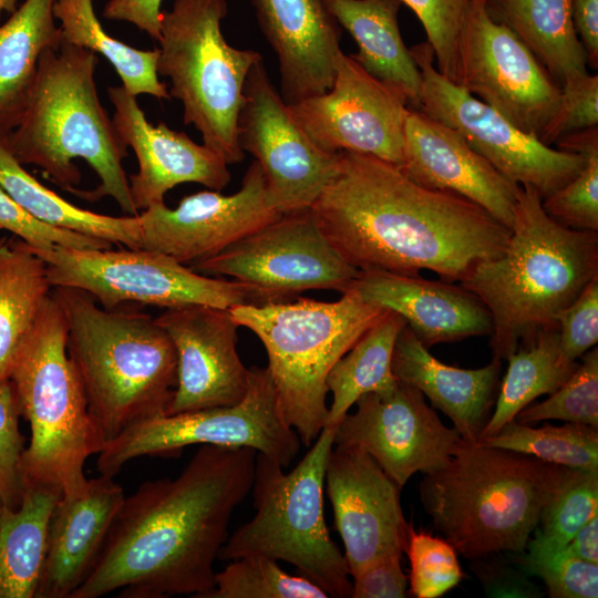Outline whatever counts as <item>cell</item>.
I'll use <instances>...</instances> for the list:
<instances>
[{"label":"cell","mask_w":598,"mask_h":598,"mask_svg":"<svg viewBox=\"0 0 598 598\" xmlns=\"http://www.w3.org/2000/svg\"><path fill=\"white\" fill-rule=\"evenodd\" d=\"M177 357L176 385L166 414L229 406L249 384V369L237 351L238 326L228 309L193 305L155 318Z\"/></svg>","instance_id":"44dd1931"},{"label":"cell","mask_w":598,"mask_h":598,"mask_svg":"<svg viewBox=\"0 0 598 598\" xmlns=\"http://www.w3.org/2000/svg\"><path fill=\"white\" fill-rule=\"evenodd\" d=\"M559 551L598 564V514L584 524Z\"/></svg>","instance_id":"db71d44e"},{"label":"cell","mask_w":598,"mask_h":598,"mask_svg":"<svg viewBox=\"0 0 598 598\" xmlns=\"http://www.w3.org/2000/svg\"><path fill=\"white\" fill-rule=\"evenodd\" d=\"M402 555H390L352 575V598L406 597L409 578L402 570Z\"/></svg>","instance_id":"f907efd6"},{"label":"cell","mask_w":598,"mask_h":598,"mask_svg":"<svg viewBox=\"0 0 598 598\" xmlns=\"http://www.w3.org/2000/svg\"><path fill=\"white\" fill-rule=\"evenodd\" d=\"M598 124V75L588 74L561 86L558 109L540 136L551 146L564 136Z\"/></svg>","instance_id":"7dc6e473"},{"label":"cell","mask_w":598,"mask_h":598,"mask_svg":"<svg viewBox=\"0 0 598 598\" xmlns=\"http://www.w3.org/2000/svg\"><path fill=\"white\" fill-rule=\"evenodd\" d=\"M257 452L200 445L175 478L143 483L124 501L99 558L71 598H204L235 509L249 494Z\"/></svg>","instance_id":"6da1fadb"},{"label":"cell","mask_w":598,"mask_h":598,"mask_svg":"<svg viewBox=\"0 0 598 598\" xmlns=\"http://www.w3.org/2000/svg\"><path fill=\"white\" fill-rule=\"evenodd\" d=\"M333 436L334 427L324 426L289 473L276 458L257 452L250 489L256 514L228 535L218 559L265 556L283 560L329 597H351L344 555L331 539L323 515Z\"/></svg>","instance_id":"9c48e42d"},{"label":"cell","mask_w":598,"mask_h":598,"mask_svg":"<svg viewBox=\"0 0 598 598\" xmlns=\"http://www.w3.org/2000/svg\"><path fill=\"white\" fill-rule=\"evenodd\" d=\"M53 16L60 21L62 41L104 56L133 95L169 99L156 69L159 50H140L112 38L103 29L93 0H54Z\"/></svg>","instance_id":"d590c367"},{"label":"cell","mask_w":598,"mask_h":598,"mask_svg":"<svg viewBox=\"0 0 598 598\" xmlns=\"http://www.w3.org/2000/svg\"><path fill=\"white\" fill-rule=\"evenodd\" d=\"M506 360L508 368L498 388L494 412L478 441L496 434L538 396L559 389L579 364L564 359L558 324L542 329L533 342L519 346Z\"/></svg>","instance_id":"e575fe53"},{"label":"cell","mask_w":598,"mask_h":598,"mask_svg":"<svg viewBox=\"0 0 598 598\" xmlns=\"http://www.w3.org/2000/svg\"><path fill=\"white\" fill-rule=\"evenodd\" d=\"M457 85L537 138L554 117L561 95L559 84L534 54L491 18L486 0L470 1Z\"/></svg>","instance_id":"9a60e30c"},{"label":"cell","mask_w":598,"mask_h":598,"mask_svg":"<svg viewBox=\"0 0 598 598\" xmlns=\"http://www.w3.org/2000/svg\"><path fill=\"white\" fill-rule=\"evenodd\" d=\"M53 3L54 0H24L0 25V135L18 125L42 52L62 43Z\"/></svg>","instance_id":"f1b7e54d"},{"label":"cell","mask_w":598,"mask_h":598,"mask_svg":"<svg viewBox=\"0 0 598 598\" xmlns=\"http://www.w3.org/2000/svg\"><path fill=\"white\" fill-rule=\"evenodd\" d=\"M394 375L419 389L432 406L442 411L463 441L477 443L495 404L502 361L480 369H462L433 357L405 324L392 357Z\"/></svg>","instance_id":"4316f807"},{"label":"cell","mask_w":598,"mask_h":598,"mask_svg":"<svg viewBox=\"0 0 598 598\" xmlns=\"http://www.w3.org/2000/svg\"><path fill=\"white\" fill-rule=\"evenodd\" d=\"M478 444L532 455L544 462L582 470H598V427L582 423H548L540 427L512 420Z\"/></svg>","instance_id":"8d00e7d4"},{"label":"cell","mask_w":598,"mask_h":598,"mask_svg":"<svg viewBox=\"0 0 598 598\" xmlns=\"http://www.w3.org/2000/svg\"><path fill=\"white\" fill-rule=\"evenodd\" d=\"M0 187L38 220L130 249L142 248L140 217H115L78 207L27 172L0 135Z\"/></svg>","instance_id":"1f68e13d"},{"label":"cell","mask_w":598,"mask_h":598,"mask_svg":"<svg viewBox=\"0 0 598 598\" xmlns=\"http://www.w3.org/2000/svg\"><path fill=\"white\" fill-rule=\"evenodd\" d=\"M410 52L422 76L417 110L460 133L508 179L545 198L581 171L584 156L544 144L440 73L426 41Z\"/></svg>","instance_id":"4fadbf2b"},{"label":"cell","mask_w":598,"mask_h":598,"mask_svg":"<svg viewBox=\"0 0 598 598\" xmlns=\"http://www.w3.org/2000/svg\"><path fill=\"white\" fill-rule=\"evenodd\" d=\"M17 9V0H0V16L2 12L12 13Z\"/></svg>","instance_id":"11a10c76"},{"label":"cell","mask_w":598,"mask_h":598,"mask_svg":"<svg viewBox=\"0 0 598 598\" xmlns=\"http://www.w3.org/2000/svg\"><path fill=\"white\" fill-rule=\"evenodd\" d=\"M281 215L255 159L240 189L231 195L202 190L183 197L175 208L158 203L142 210V248L184 265L194 264L217 255Z\"/></svg>","instance_id":"d6986e66"},{"label":"cell","mask_w":598,"mask_h":598,"mask_svg":"<svg viewBox=\"0 0 598 598\" xmlns=\"http://www.w3.org/2000/svg\"><path fill=\"white\" fill-rule=\"evenodd\" d=\"M107 95L114 106L113 123L138 162V171L128 177L138 213L164 203L165 194L179 184L198 183L219 192L229 184L228 165L216 152L163 122L152 125L136 96L123 85L107 87Z\"/></svg>","instance_id":"7402d4cb"},{"label":"cell","mask_w":598,"mask_h":598,"mask_svg":"<svg viewBox=\"0 0 598 598\" xmlns=\"http://www.w3.org/2000/svg\"><path fill=\"white\" fill-rule=\"evenodd\" d=\"M195 444L250 447L287 467L301 441L280 412L268 368L251 367L247 392L238 403L134 423L106 443L96 466L100 475L114 477L136 457L176 453Z\"/></svg>","instance_id":"7c38bea8"},{"label":"cell","mask_w":598,"mask_h":598,"mask_svg":"<svg viewBox=\"0 0 598 598\" xmlns=\"http://www.w3.org/2000/svg\"><path fill=\"white\" fill-rule=\"evenodd\" d=\"M577 369L549 398L527 405L515 416L522 424L561 420L598 427V349L584 353Z\"/></svg>","instance_id":"60d3db41"},{"label":"cell","mask_w":598,"mask_h":598,"mask_svg":"<svg viewBox=\"0 0 598 598\" xmlns=\"http://www.w3.org/2000/svg\"><path fill=\"white\" fill-rule=\"evenodd\" d=\"M542 202L534 187L519 185L504 252L461 281L492 316L494 360H506L542 329L556 326L558 313L598 278V231L561 225Z\"/></svg>","instance_id":"277c9868"},{"label":"cell","mask_w":598,"mask_h":598,"mask_svg":"<svg viewBox=\"0 0 598 598\" xmlns=\"http://www.w3.org/2000/svg\"><path fill=\"white\" fill-rule=\"evenodd\" d=\"M47 266L52 288L87 292L101 307L117 309L125 302L165 309L203 305L228 309L261 303L258 291L236 280L210 277L157 251L138 249H79L54 246L31 249Z\"/></svg>","instance_id":"8fae6325"},{"label":"cell","mask_w":598,"mask_h":598,"mask_svg":"<svg viewBox=\"0 0 598 598\" xmlns=\"http://www.w3.org/2000/svg\"><path fill=\"white\" fill-rule=\"evenodd\" d=\"M566 467L463 441L419 493L433 527L465 558L522 553Z\"/></svg>","instance_id":"8992f818"},{"label":"cell","mask_w":598,"mask_h":598,"mask_svg":"<svg viewBox=\"0 0 598 598\" xmlns=\"http://www.w3.org/2000/svg\"><path fill=\"white\" fill-rule=\"evenodd\" d=\"M310 213L339 255L359 270L464 280L499 257L511 230L467 198L424 187L378 157L337 153Z\"/></svg>","instance_id":"7a4b0ae2"},{"label":"cell","mask_w":598,"mask_h":598,"mask_svg":"<svg viewBox=\"0 0 598 598\" xmlns=\"http://www.w3.org/2000/svg\"><path fill=\"white\" fill-rule=\"evenodd\" d=\"M52 290V289H51ZM64 311L52 291L20 349L11 371L31 440L21 456L24 486H47L70 495L86 483V460L106 440L90 414L80 378L66 349Z\"/></svg>","instance_id":"ba28073f"},{"label":"cell","mask_w":598,"mask_h":598,"mask_svg":"<svg viewBox=\"0 0 598 598\" xmlns=\"http://www.w3.org/2000/svg\"><path fill=\"white\" fill-rule=\"evenodd\" d=\"M288 109L326 153L353 152L402 164L406 101L342 50L336 55L331 87Z\"/></svg>","instance_id":"2e32d148"},{"label":"cell","mask_w":598,"mask_h":598,"mask_svg":"<svg viewBox=\"0 0 598 598\" xmlns=\"http://www.w3.org/2000/svg\"><path fill=\"white\" fill-rule=\"evenodd\" d=\"M511 559L528 576L539 577L550 598H597L598 564L560 551L546 555L512 553Z\"/></svg>","instance_id":"ee69618b"},{"label":"cell","mask_w":598,"mask_h":598,"mask_svg":"<svg viewBox=\"0 0 598 598\" xmlns=\"http://www.w3.org/2000/svg\"><path fill=\"white\" fill-rule=\"evenodd\" d=\"M405 324L400 315L389 310L333 364L326 380L332 401L324 426L336 427L360 396L396 384L392 357L396 338Z\"/></svg>","instance_id":"836d02e7"},{"label":"cell","mask_w":598,"mask_h":598,"mask_svg":"<svg viewBox=\"0 0 598 598\" xmlns=\"http://www.w3.org/2000/svg\"><path fill=\"white\" fill-rule=\"evenodd\" d=\"M565 360L576 362L598 342V278L556 317Z\"/></svg>","instance_id":"c3c4849f"},{"label":"cell","mask_w":598,"mask_h":598,"mask_svg":"<svg viewBox=\"0 0 598 598\" xmlns=\"http://www.w3.org/2000/svg\"><path fill=\"white\" fill-rule=\"evenodd\" d=\"M598 514V470L566 467L544 505L526 549L546 555L559 551L575 533Z\"/></svg>","instance_id":"74e56055"},{"label":"cell","mask_w":598,"mask_h":598,"mask_svg":"<svg viewBox=\"0 0 598 598\" xmlns=\"http://www.w3.org/2000/svg\"><path fill=\"white\" fill-rule=\"evenodd\" d=\"M163 0H109L103 17L134 24L158 42L161 38V4Z\"/></svg>","instance_id":"816d5d0a"},{"label":"cell","mask_w":598,"mask_h":598,"mask_svg":"<svg viewBox=\"0 0 598 598\" xmlns=\"http://www.w3.org/2000/svg\"><path fill=\"white\" fill-rule=\"evenodd\" d=\"M60 489L24 486L21 503L0 499V598H34L41 577L50 518Z\"/></svg>","instance_id":"4dcf8cb0"},{"label":"cell","mask_w":598,"mask_h":598,"mask_svg":"<svg viewBox=\"0 0 598 598\" xmlns=\"http://www.w3.org/2000/svg\"><path fill=\"white\" fill-rule=\"evenodd\" d=\"M275 51L286 104L327 92L334 78L341 27L323 0H250Z\"/></svg>","instance_id":"d4e9b609"},{"label":"cell","mask_w":598,"mask_h":598,"mask_svg":"<svg viewBox=\"0 0 598 598\" xmlns=\"http://www.w3.org/2000/svg\"><path fill=\"white\" fill-rule=\"evenodd\" d=\"M113 477L100 475L56 502L34 598H71L86 579L124 501Z\"/></svg>","instance_id":"484cf974"},{"label":"cell","mask_w":598,"mask_h":598,"mask_svg":"<svg viewBox=\"0 0 598 598\" xmlns=\"http://www.w3.org/2000/svg\"><path fill=\"white\" fill-rule=\"evenodd\" d=\"M51 291L65 315L69 358L106 443L134 423L166 414L176 385L177 357L156 319L104 309L79 289Z\"/></svg>","instance_id":"5b68a950"},{"label":"cell","mask_w":598,"mask_h":598,"mask_svg":"<svg viewBox=\"0 0 598 598\" xmlns=\"http://www.w3.org/2000/svg\"><path fill=\"white\" fill-rule=\"evenodd\" d=\"M328 594L302 576L282 570L265 556L241 557L215 575L204 598H327Z\"/></svg>","instance_id":"ab89813d"},{"label":"cell","mask_w":598,"mask_h":598,"mask_svg":"<svg viewBox=\"0 0 598 598\" xmlns=\"http://www.w3.org/2000/svg\"><path fill=\"white\" fill-rule=\"evenodd\" d=\"M228 312L262 342L280 412L310 446L326 424L329 371L389 310L348 289L332 302L286 299L236 305Z\"/></svg>","instance_id":"52a82bcc"},{"label":"cell","mask_w":598,"mask_h":598,"mask_svg":"<svg viewBox=\"0 0 598 598\" xmlns=\"http://www.w3.org/2000/svg\"><path fill=\"white\" fill-rule=\"evenodd\" d=\"M96 53L63 42L45 49L18 125L6 135L19 163L39 166L62 189L94 203L109 196L140 213L123 168L127 146L102 106Z\"/></svg>","instance_id":"3957f363"},{"label":"cell","mask_w":598,"mask_h":598,"mask_svg":"<svg viewBox=\"0 0 598 598\" xmlns=\"http://www.w3.org/2000/svg\"><path fill=\"white\" fill-rule=\"evenodd\" d=\"M189 267L206 276H228L247 283L264 302L286 300L307 290L342 293L360 272L333 248L310 209L282 214Z\"/></svg>","instance_id":"5bb4252c"},{"label":"cell","mask_w":598,"mask_h":598,"mask_svg":"<svg viewBox=\"0 0 598 598\" xmlns=\"http://www.w3.org/2000/svg\"><path fill=\"white\" fill-rule=\"evenodd\" d=\"M491 18L507 27L561 87L588 75L571 20V0H486Z\"/></svg>","instance_id":"f546056e"},{"label":"cell","mask_w":598,"mask_h":598,"mask_svg":"<svg viewBox=\"0 0 598 598\" xmlns=\"http://www.w3.org/2000/svg\"><path fill=\"white\" fill-rule=\"evenodd\" d=\"M227 0H175L161 12L158 75L171 81L169 96L182 102L183 121L227 165L243 162L238 115L251 66L262 59L231 47L221 32Z\"/></svg>","instance_id":"30bf717a"},{"label":"cell","mask_w":598,"mask_h":598,"mask_svg":"<svg viewBox=\"0 0 598 598\" xmlns=\"http://www.w3.org/2000/svg\"><path fill=\"white\" fill-rule=\"evenodd\" d=\"M9 239L6 237H0V248L8 241Z\"/></svg>","instance_id":"9f6ffc18"},{"label":"cell","mask_w":598,"mask_h":598,"mask_svg":"<svg viewBox=\"0 0 598 598\" xmlns=\"http://www.w3.org/2000/svg\"><path fill=\"white\" fill-rule=\"evenodd\" d=\"M21 408L11 380L0 383V499L18 507L23 495L21 456L24 439L19 430Z\"/></svg>","instance_id":"bcb514c9"},{"label":"cell","mask_w":598,"mask_h":598,"mask_svg":"<svg viewBox=\"0 0 598 598\" xmlns=\"http://www.w3.org/2000/svg\"><path fill=\"white\" fill-rule=\"evenodd\" d=\"M355 405L334 427L333 445L361 447L401 488L413 474L444 466L463 442L419 389L400 380L360 396Z\"/></svg>","instance_id":"ac0fdd59"},{"label":"cell","mask_w":598,"mask_h":598,"mask_svg":"<svg viewBox=\"0 0 598 598\" xmlns=\"http://www.w3.org/2000/svg\"><path fill=\"white\" fill-rule=\"evenodd\" d=\"M571 20L586 53L587 64L598 66V0H571Z\"/></svg>","instance_id":"f5cc1de1"},{"label":"cell","mask_w":598,"mask_h":598,"mask_svg":"<svg viewBox=\"0 0 598 598\" xmlns=\"http://www.w3.org/2000/svg\"><path fill=\"white\" fill-rule=\"evenodd\" d=\"M51 289L45 262L28 245L13 238L0 248V383L10 380Z\"/></svg>","instance_id":"d6a6232c"},{"label":"cell","mask_w":598,"mask_h":598,"mask_svg":"<svg viewBox=\"0 0 598 598\" xmlns=\"http://www.w3.org/2000/svg\"><path fill=\"white\" fill-rule=\"evenodd\" d=\"M470 568L487 597L540 598L545 594L530 576L501 551L471 559Z\"/></svg>","instance_id":"681fc988"},{"label":"cell","mask_w":598,"mask_h":598,"mask_svg":"<svg viewBox=\"0 0 598 598\" xmlns=\"http://www.w3.org/2000/svg\"><path fill=\"white\" fill-rule=\"evenodd\" d=\"M417 17L440 73L457 84L460 45L471 0H400Z\"/></svg>","instance_id":"7bdbcfd3"},{"label":"cell","mask_w":598,"mask_h":598,"mask_svg":"<svg viewBox=\"0 0 598 598\" xmlns=\"http://www.w3.org/2000/svg\"><path fill=\"white\" fill-rule=\"evenodd\" d=\"M0 229L12 233L33 250L47 251L54 246L79 249H110L112 244L71 230L44 224L24 210L0 187Z\"/></svg>","instance_id":"f6af8a7d"},{"label":"cell","mask_w":598,"mask_h":598,"mask_svg":"<svg viewBox=\"0 0 598 598\" xmlns=\"http://www.w3.org/2000/svg\"><path fill=\"white\" fill-rule=\"evenodd\" d=\"M401 171L432 189L461 195L480 205L509 230L519 185L499 173L464 137L420 110L404 124Z\"/></svg>","instance_id":"603a6c76"},{"label":"cell","mask_w":598,"mask_h":598,"mask_svg":"<svg viewBox=\"0 0 598 598\" xmlns=\"http://www.w3.org/2000/svg\"><path fill=\"white\" fill-rule=\"evenodd\" d=\"M408 554L411 571L410 592L416 598H437L464 578L455 548L430 533L409 530Z\"/></svg>","instance_id":"b9f144b4"},{"label":"cell","mask_w":598,"mask_h":598,"mask_svg":"<svg viewBox=\"0 0 598 598\" xmlns=\"http://www.w3.org/2000/svg\"><path fill=\"white\" fill-rule=\"evenodd\" d=\"M237 128L241 150L264 171L275 207L281 214L310 209L334 172L337 154L321 151L300 128L262 59L246 78Z\"/></svg>","instance_id":"e0dca14e"},{"label":"cell","mask_w":598,"mask_h":598,"mask_svg":"<svg viewBox=\"0 0 598 598\" xmlns=\"http://www.w3.org/2000/svg\"><path fill=\"white\" fill-rule=\"evenodd\" d=\"M324 487L350 576L377 559L403 554L412 524L402 512L401 487L371 455L358 446L333 445Z\"/></svg>","instance_id":"ffe728a7"},{"label":"cell","mask_w":598,"mask_h":598,"mask_svg":"<svg viewBox=\"0 0 598 598\" xmlns=\"http://www.w3.org/2000/svg\"><path fill=\"white\" fill-rule=\"evenodd\" d=\"M349 289L363 300L400 315L427 349L443 342L491 336L492 316L465 287L419 274L360 270Z\"/></svg>","instance_id":"cb8c5ba5"},{"label":"cell","mask_w":598,"mask_h":598,"mask_svg":"<svg viewBox=\"0 0 598 598\" xmlns=\"http://www.w3.org/2000/svg\"><path fill=\"white\" fill-rule=\"evenodd\" d=\"M327 9L358 45L350 56L370 75L417 110L421 72L403 42L400 0H323Z\"/></svg>","instance_id":"83f0119b"},{"label":"cell","mask_w":598,"mask_h":598,"mask_svg":"<svg viewBox=\"0 0 598 598\" xmlns=\"http://www.w3.org/2000/svg\"><path fill=\"white\" fill-rule=\"evenodd\" d=\"M554 147L584 156L581 171L566 185L543 198V208L556 221L578 230L598 231V128L558 140Z\"/></svg>","instance_id":"f35d334b"}]
</instances>
